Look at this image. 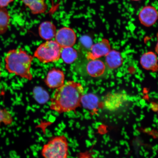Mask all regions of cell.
<instances>
[{
    "mask_svg": "<svg viewBox=\"0 0 158 158\" xmlns=\"http://www.w3.org/2000/svg\"><path fill=\"white\" fill-rule=\"evenodd\" d=\"M84 94V89L81 84L68 81L56 89L51 98L50 108L59 114L76 111L81 106Z\"/></svg>",
    "mask_w": 158,
    "mask_h": 158,
    "instance_id": "cell-1",
    "label": "cell"
},
{
    "mask_svg": "<svg viewBox=\"0 0 158 158\" xmlns=\"http://www.w3.org/2000/svg\"><path fill=\"white\" fill-rule=\"evenodd\" d=\"M33 58L31 55L22 48L11 49L7 53L5 59V69L10 73L31 80L33 77L31 68Z\"/></svg>",
    "mask_w": 158,
    "mask_h": 158,
    "instance_id": "cell-2",
    "label": "cell"
},
{
    "mask_svg": "<svg viewBox=\"0 0 158 158\" xmlns=\"http://www.w3.org/2000/svg\"><path fill=\"white\" fill-rule=\"evenodd\" d=\"M69 150L68 139L61 135L51 138L43 145L41 153L44 158H68Z\"/></svg>",
    "mask_w": 158,
    "mask_h": 158,
    "instance_id": "cell-3",
    "label": "cell"
},
{
    "mask_svg": "<svg viewBox=\"0 0 158 158\" xmlns=\"http://www.w3.org/2000/svg\"><path fill=\"white\" fill-rule=\"evenodd\" d=\"M62 48L56 41L48 40L37 47L34 56L43 64L56 62L60 58Z\"/></svg>",
    "mask_w": 158,
    "mask_h": 158,
    "instance_id": "cell-4",
    "label": "cell"
},
{
    "mask_svg": "<svg viewBox=\"0 0 158 158\" xmlns=\"http://www.w3.org/2000/svg\"><path fill=\"white\" fill-rule=\"evenodd\" d=\"M129 98L128 95L123 92L109 93L104 98L101 106L106 111L117 112L128 105Z\"/></svg>",
    "mask_w": 158,
    "mask_h": 158,
    "instance_id": "cell-5",
    "label": "cell"
},
{
    "mask_svg": "<svg viewBox=\"0 0 158 158\" xmlns=\"http://www.w3.org/2000/svg\"><path fill=\"white\" fill-rule=\"evenodd\" d=\"M55 37V41L62 48L73 46L77 39L73 30L66 27H63L57 31Z\"/></svg>",
    "mask_w": 158,
    "mask_h": 158,
    "instance_id": "cell-6",
    "label": "cell"
},
{
    "mask_svg": "<svg viewBox=\"0 0 158 158\" xmlns=\"http://www.w3.org/2000/svg\"><path fill=\"white\" fill-rule=\"evenodd\" d=\"M108 70L104 62L98 59H89L85 66L87 74L94 78H100L105 76Z\"/></svg>",
    "mask_w": 158,
    "mask_h": 158,
    "instance_id": "cell-7",
    "label": "cell"
},
{
    "mask_svg": "<svg viewBox=\"0 0 158 158\" xmlns=\"http://www.w3.org/2000/svg\"><path fill=\"white\" fill-rule=\"evenodd\" d=\"M111 50L109 41L107 39H103L101 41L92 45L87 58L89 59H99L105 56Z\"/></svg>",
    "mask_w": 158,
    "mask_h": 158,
    "instance_id": "cell-8",
    "label": "cell"
},
{
    "mask_svg": "<svg viewBox=\"0 0 158 158\" xmlns=\"http://www.w3.org/2000/svg\"><path fill=\"white\" fill-rule=\"evenodd\" d=\"M65 75L60 69L53 68L49 71L45 79L47 86L50 89H57L64 84Z\"/></svg>",
    "mask_w": 158,
    "mask_h": 158,
    "instance_id": "cell-9",
    "label": "cell"
},
{
    "mask_svg": "<svg viewBox=\"0 0 158 158\" xmlns=\"http://www.w3.org/2000/svg\"><path fill=\"white\" fill-rule=\"evenodd\" d=\"M138 18L140 23L144 26H152L155 24L157 20V10L152 6H146L140 11Z\"/></svg>",
    "mask_w": 158,
    "mask_h": 158,
    "instance_id": "cell-10",
    "label": "cell"
},
{
    "mask_svg": "<svg viewBox=\"0 0 158 158\" xmlns=\"http://www.w3.org/2000/svg\"><path fill=\"white\" fill-rule=\"evenodd\" d=\"M140 64L146 70L156 72L158 70L157 57L153 52H148L142 55L140 60Z\"/></svg>",
    "mask_w": 158,
    "mask_h": 158,
    "instance_id": "cell-11",
    "label": "cell"
},
{
    "mask_svg": "<svg viewBox=\"0 0 158 158\" xmlns=\"http://www.w3.org/2000/svg\"><path fill=\"white\" fill-rule=\"evenodd\" d=\"M123 62L121 54L115 50H110L105 56L104 62L109 70H114L119 68Z\"/></svg>",
    "mask_w": 158,
    "mask_h": 158,
    "instance_id": "cell-12",
    "label": "cell"
},
{
    "mask_svg": "<svg viewBox=\"0 0 158 158\" xmlns=\"http://www.w3.org/2000/svg\"><path fill=\"white\" fill-rule=\"evenodd\" d=\"M56 31V27L50 21L43 22L39 27V35L44 40H49L54 38Z\"/></svg>",
    "mask_w": 158,
    "mask_h": 158,
    "instance_id": "cell-13",
    "label": "cell"
},
{
    "mask_svg": "<svg viewBox=\"0 0 158 158\" xmlns=\"http://www.w3.org/2000/svg\"><path fill=\"white\" fill-rule=\"evenodd\" d=\"M90 110L97 108L99 105L98 98L95 95L89 94H84L81 100V105Z\"/></svg>",
    "mask_w": 158,
    "mask_h": 158,
    "instance_id": "cell-14",
    "label": "cell"
},
{
    "mask_svg": "<svg viewBox=\"0 0 158 158\" xmlns=\"http://www.w3.org/2000/svg\"><path fill=\"white\" fill-rule=\"evenodd\" d=\"M60 56L64 62L67 64L73 63L78 58V53L72 47L62 48Z\"/></svg>",
    "mask_w": 158,
    "mask_h": 158,
    "instance_id": "cell-15",
    "label": "cell"
},
{
    "mask_svg": "<svg viewBox=\"0 0 158 158\" xmlns=\"http://www.w3.org/2000/svg\"><path fill=\"white\" fill-rule=\"evenodd\" d=\"M10 15L5 8L0 7V35L4 34L8 29Z\"/></svg>",
    "mask_w": 158,
    "mask_h": 158,
    "instance_id": "cell-16",
    "label": "cell"
},
{
    "mask_svg": "<svg viewBox=\"0 0 158 158\" xmlns=\"http://www.w3.org/2000/svg\"><path fill=\"white\" fill-rule=\"evenodd\" d=\"M33 93L35 99L39 102H44L49 99L48 93L41 87H35L33 90Z\"/></svg>",
    "mask_w": 158,
    "mask_h": 158,
    "instance_id": "cell-17",
    "label": "cell"
},
{
    "mask_svg": "<svg viewBox=\"0 0 158 158\" xmlns=\"http://www.w3.org/2000/svg\"><path fill=\"white\" fill-rule=\"evenodd\" d=\"M47 5L45 1L36 2L28 7L33 14L37 15L44 13L47 9Z\"/></svg>",
    "mask_w": 158,
    "mask_h": 158,
    "instance_id": "cell-18",
    "label": "cell"
},
{
    "mask_svg": "<svg viewBox=\"0 0 158 158\" xmlns=\"http://www.w3.org/2000/svg\"><path fill=\"white\" fill-rule=\"evenodd\" d=\"M13 121L12 116L10 112L5 109L0 108V126L2 123L6 125H10Z\"/></svg>",
    "mask_w": 158,
    "mask_h": 158,
    "instance_id": "cell-19",
    "label": "cell"
},
{
    "mask_svg": "<svg viewBox=\"0 0 158 158\" xmlns=\"http://www.w3.org/2000/svg\"><path fill=\"white\" fill-rule=\"evenodd\" d=\"M15 0H0V7L5 8Z\"/></svg>",
    "mask_w": 158,
    "mask_h": 158,
    "instance_id": "cell-20",
    "label": "cell"
},
{
    "mask_svg": "<svg viewBox=\"0 0 158 158\" xmlns=\"http://www.w3.org/2000/svg\"><path fill=\"white\" fill-rule=\"evenodd\" d=\"M21 1H22L26 6H27V7H28L29 5L32 4L33 3L36 2H37L45 1V0H21Z\"/></svg>",
    "mask_w": 158,
    "mask_h": 158,
    "instance_id": "cell-21",
    "label": "cell"
},
{
    "mask_svg": "<svg viewBox=\"0 0 158 158\" xmlns=\"http://www.w3.org/2000/svg\"><path fill=\"white\" fill-rule=\"evenodd\" d=\"M1 63H0V80L1 79Z\"/></svg>",
    "mask_w": 158,
    "mask_h": 158,
    "instance_id": "cell-22",
    "label": "cell"
},
{
    "mask_svg": "<svg viewBox=\"0 0 158 158\" xmlns=\"http://www.w3.org/2000/svg\"><path fill=\"white\" fill-rule=\"evenodd\" d=\"M132 1H140V0H132Z\"/></svg>",
    "mask_w": 158,
    "mask_h": 158,
    "instance_id": "cell-23",
    "label": "cell"
}]
</instances>
